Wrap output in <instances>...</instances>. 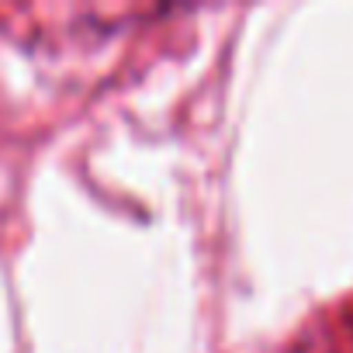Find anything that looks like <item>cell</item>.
Wrapping results in <instances>:
<instances>
[]
</instances>
